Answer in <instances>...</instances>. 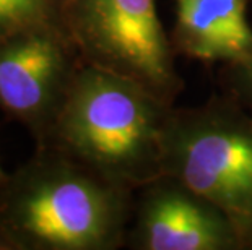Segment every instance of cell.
Here are the masks:
<instances>
[{
    "mask_svg": "<svg viewBox=\"0 0 252 250\" xmlns=\"http://www.w3.org/2000/svg\"><path fill=\"white\" fill-rule=\"evenodd\" d=\"M133 192L41 146L0 185L7 250H114L127 244Z\"/></svg>",
    "mask_w": 252,
    "mask_h": 250,
    "instance_id": "1",
    "label": "cell"
},
{
    "mask_svg": "<svg viewBox=\"0 0 252 250\" xmlns=\"http://www.w3.org/2000/svg\"><path fill=\"white\" fill-rule=\"evenodd\" d=\"M173 108L130 78L83 63L41 146L135 194L164 175V134Z\"/></svg>",
    "mask_w": 252,
    "mask_h": 250,
    "instance_id": "2",
    "label": "cell"
},
{
    "mask_svg": "<svg viewBox=\"0 0 252 250\" xmlns=\"http://www.w3.org/2000/svg\"><path fill=\"white\" fill-rule=\"evenodd\" d=\"M163 172L231 218L246 250L252 239V111L234 98L173 108Z\"/></svg>",
    "mask_w": 252,
    "mask_h": 250,
    "instance_id": "3",
    "label": "cell"
},
{
    "mask_svg": "<svg viewBox=\"0 0 252 250\" xmlns=\"http://www.w3.org/2000/svg\"><path fill=\"white\" fill-rule=\"evenodd\" d=\"M62 21L85 63L130 78L168 104L184 89L155 0H63Z\"/></svg>",
    "mask_w": 252,
    "mask_h": 250,
    "instance_id": "4",
    "label": "cell"
},
{
    "mask_svg": "<svg viewBox=\"0 0 252 250\" xmlns=\"http://www.w3.org/2000/svg\"><path fill=\"white\" fill-rule=\"evenodd\" d=\"M83 63L63 25L0 36V109L44 145Z\"/></svg>",
    "mask_w": 252,
    "mask_h": 250,
    "instance_id": "5",
    "label": "cell"
},
{
    "mask_svg": "<svg viewBox=\"0 0 252 250\" xmlns=\"http://www.w3.org/2000/svg\"><path fill=\"white\" fill-rule=\"evenodd\" d=\"M127 246L135 250H246L243 236L212 201L163 175L138 190Z\"/></svg>",
    "mask_w": 252,
    "mask_h": 250,
    "instance_id": "6",
    "label": "cell"
},
{
    "mask_svg": "<svg viewBox=\"0 0 252 250\" xmlns=\"http://www.w3.org/2000/svg\"><path fill=\"white\" fill-rule=\"evenodd\" d=\"M246 0H176V47L205 63H233L252 52Z\"/></svg>",
    "mask_w": 252,
    "mask_h": 250,
    "instance_id": "7",
    "label": "cell"
},
{
    "mask_svg": "<svg viewBox=\"0 0 252 250\" xmlns=\"http://www.w3.org/2000/svg\"><path fill=\"white\" fill-rule=\"evenodd\" d=\"M63 0H0V36L44 25H63Z\"/></svg>",
    "mask_w": 252,
    "mask_h": 250,
    "instance_id": "8",
    "label": "cell"
},
{
    "mask_svg": "<svg viewBox=\"0 0 252 250\" xmlns=\"http://www.w3.org/2000/svg\"><path fill=\"white\" fill-rule=\"evenodd\" d=\"M226 75L231 98L252 111V52L238 62L228 63Z\"/></svg>",
    "mask_w": 252,
    "mask_h": 250,
    "instance_id": "9",
    "label": "cell"
},
{
    "mask_svg": "<svg viewBox=\"0 0 252 250\" xmlns=\"http://www.w3.org/2000/svg\"><path fill=\"white\" fill-rule=\"evenodd\" d=\"M7 177H8V174L3 171L2 166H0V185H2V184L5 182V180H7Z\"/></svg>",
    "mask_w": 252,
    "mask_h": 250,
    "instance_id": "10",
    "label": "cell"
},
{
    "mask_svg": "<svg viewBox=\"0 0 252 250\" xmlns=\"http://www.w3.org/2000/svg\"><path fill=\"white\" fill-rule=\"evenodd\" d=\"M0 250H7V246H5V244H3L2 239H0Z\"/></svg>",
    "mask_w": 252,
    "mask_h": 250,
    "instance_id": "11",
    "label": "cell"
},
{
    "mask_svg": "<svg viewBox=\"0 0 252 250\" xmlns=\"http://www.w3.org/2000/svg\"><path fill=\"white\" fill-rule=\"evenodd\" d=\"M248 250H252V239H251V242H249V249Z\"/></svg>",
    "mask_w": 252,
    "mask_h": 250,
    "instance_id": "12",
    "label": "cell"
}]
</instances>
